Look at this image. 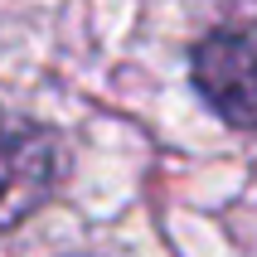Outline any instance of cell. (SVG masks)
<instances>
[{"label":"cell","mask_w":257,"mask_h":257,"mask_svg":"<svg viewBox=\"0 0 257 257\" xmlns=\"http://www.w3.org/2000/svg\"><path fill=\"white\" fill-rule=\"evenodd\" d=\"M63 180V146L44 126L0 131V233L29 218Z\"/></svg>","instance_id":"obj_2"},{"label":"cell","mask_w":257,"mask_h":257,"mask_svg":"<svg viewBox=\"0 0 257 257\" xmlns=\"http://www.w3.org/2000/svg\"><path fill=\"white\" fill-rule=\"evenodd\" d=\"M189 73H194L199 97L228 126L257 131V20L204 34L194 44Z\"/></svg>","instance_id":"obj_1"}]
</instances>
